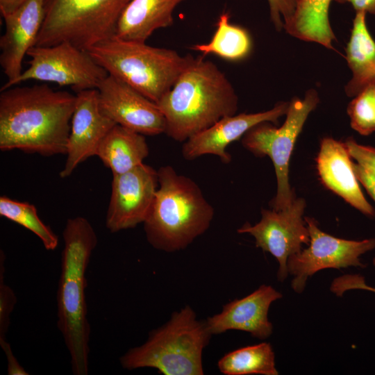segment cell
I'll return each mask as SVG.
<instances>
[{
    "instance_id": "6da1fadb",
    "label": "cell",
    "mask_w": 375,
    "mask_h": 375,
    "mask_svg": "<svg viewBox=\"0 0 375 375\" xmlns=\"http://www.w3.org/2000/svg\"><path fill=\"white\" fill-rule=\"evenodd\" d=\"M0 149L65 154L76 96L46 84L0 90Z\"/></svg>"
},
{
    "instance_id": "7a4b0ae2",
    "label": "cell",
    "mask_w": 375,
    "mask_h": 375,
    "mask_svg": "<svg viewBox=\"0 0 375 375\" xmlns=\"http://www.w3.org/2000/svg\"><path fill=\"white\" fill-rule=\"evenodd\" d=\"M156 103L165 119V133L184 142L222 118L236 114L238 97L218 67L197 56Z\"/></svg>"
},
{
    "instance_id": "3957f363",
    "label": "cell",
    "mask_w": 375,
    "mask_h": 375,
    "mask_svg": "<svg viewBox=\"0 0 375 375\" xmlns=\"http://www.w3.org/2000/svg\"><path fill=\"white\" fill-rule=\"evenodd\" d=\"M57 291V325L70 356L72 373L87 375L90 326L85 299L86 270L97 244L96 232L85 217L67 219Z\"/></svg>"
},
{
    "instance_id": "277c9868",
    "label": "cell",
    "mask_w": 375,
    "mask_h": 375,
    "mask_svg": "<svg viewBox=\"0 0 375 375\" xmlns=\"http://www.w3.org/2000/svg\"><path fill=\"white\" fill-rule=\"evenodd\" d=\"M157 172L158 187L143 223L146 238L158 250H182L209 228L215 210L192 178L171 165Z\"/></svg>"
},
{
    "instance_id": "5b68a950",
    "label": "cell",
    "mask_w": 375,
    "mask_h": 375,
    "mask_svg": "<svg viewBox=\"0 0 375 375\" xmlns=\"http://www.w3.org/2000/svg\"><path fill=\"white\" fill-rule=\"evenodd\" d=\"M108 74L158 103L194 56L112 36L87 51Z\"/></svg>"
},
{
    "instance_id": "8992f818",
    "label": "cell",
    "mask_w": 375,
    "mask_h": 375,
    "mask_svg": "<svg viewBox=\"0 0 375 375\" xmlns=\"http://www.w3.org/2000/svg\"><path fill=\"white\" fill-rule=\"evenodd\" d=\"M211 335L205 322L199 321L192 308L185 306L119 361L129 370L151 367L165 375H202V353Z\"/></svg>"
},
{
    "instance_id": "52a82bcc",
    "label": "cell",
    "mask_w": 375,
    "mask_h": 375,
    "mask_svg": "<svg viewBox=\"0 0 375 375\" xmlns=\"http://www.w3.org/2000/svg\"><path fill=\"white\" fill-rule=\"evenodd\" d=\"M132 0H43L44 20L35 46L67 42L88 51L115 35Z\"/></svg>"
},
{
    "instance_id": "ba28073f",
    "label": "cell",
    "mask_w": 375,
    "mask_h": 375,
    "mask_svg": "<svg viewBox=\"0 0 375 375\" xmlns=\"http://www.w3.org/2000/svg\"><path fill=\"white\" fill-rule=\"evenodd\" d=\"M319 97L310 89L303 99L293 98L289 102L286 119L280 127L269 122L260 123L242 138V146L253 155L267 156L276 172L277 190L269 206L275 210L286 209L296 198L289 183V162L296 140L309 114L317 107Z\"/></svg>"
},
{
    "instance_id": "9c48e42d",
    "label": "cell",
    "mask_w": 375,
    "mask_h": 375,
    "mask_svg": "<svg viewBox=\"0 0 375 375\" xmlns=\"http://www.w3.org/2000/svg\"><path fill=\"white\" fill-rule=\"evenodd\" d=\"M29 67L14 81L5 83L3 90L28 80L69 86L76 92L97 89L108 75L89 54L72 43L49 47L33 46L27 53Z\"/></svg>"
},
{
    "instance_id": "30bf717a",
    "label": "cell",
    "mask_w": 375,
    "mask_h": 375,
    "mask_svg": "<svg viewBox=\"0 0 375 375\" xmlns=\"http://www.w3.org/2000/svg\"><path fill=\"white\" fill-rule=\"evenodd\" d=\"M310 233L308 247L290 256L287 261L288 274L292 276L291 286L300 294L308 278L319 270L348 267L364 268L360 257L375 248V238L360 241L332 236L321 231L315 219L304 217Z\"/></svg>"
},
{
    "instance_id": "8fae6325",
    "label": "cell",
    "mask_w": 375,
    "mask_h": 375,
    "mask_svg": "<svg viewBox=\"0 0 375 375\" xmlns=\"http://www.w3.org/2000/svg\"><path fill=\"white\" fill-rule=\"evenodd\" d=\"M306 201L295 198L285 210L262 209L261 219L255 225L247 222L237 231L249 233L255 238L256 247L270 253L279 267L277 278L283 282L288 276V258L299 252L303 244H309L310 233L304 219Z\"/></svg>"
},
{
    "instance_id": "7c38bea8",
    "label": "cell",
    "mask_w": 375,
    "mask_h": 375,
    "mask_svg": "<svg viewBox=\"0 0 375 375\" xmlns=\"http://www.w3.org/2000/svg\"><path fill=\"white\" fill-rule=\"evenodd\" d=\"M158 187V172L144 163L112 175L106 226L111 233L144 223L151 210Z\"/></svg>"
},
{
    "instance_id": "4fadbf2b",
    "label": "cell",
    "mask_w": 375,
    "mask_h": 375,
    "mask_svg": "<svg viewBox=\"0 0 375 375\" xmlns=\"http://www.w3.org/2000/svg\"><path fill=\"white\" fill-rule=\"evenodd\" d=\"M102 111L117 124L144 135L165 133L158 104L123 81L108 75L97 88Z\"/></svg>"
},
{
    "instance_id": "5bb4252c",
    "label": "cell",
    "mask_w": 375,
    "mask_h": 375,
    "mask_svg": "<svg viewBox=\"0 0 375 375\" xmlns=\"http://www.w3.org/2000/svg\"><path fill=\"white\" fill-rule=\"evenodd\" d=\"M67 144V158L60 177H69L79 164L96 156L103 139L117 124L101 110L97 89L76 92Z\"/></svg>"
},
{
    "instance_id": "9a60e30c",
    "label": "cell",
    "mask_w": 375,
    "mask_h": 375,
    "mask_svg": "<svg viewBox=\"0 0 375 375\" xmlns=\"http://www.w3.org/2000/svg\"><path fill=\"white\" fill-rule=\"evenodd\" d=\"M288 106L289 102H280L267 111L226 116L185 141L182 156L186 160H194L204 155H214L223 163L228 164L231 161V156L226 151L230 144L242 138L260 123L278 124V119L286 115Z\"/></svg>"
},
{
    "instance_id": "2e32d148",
    "label": "cell",
    "mask_w": 375,
    "mask_h": 375,
    "mask_svg": "<svg viewBox=\"0 0 375 375\" xmlns=\"http://www.w3.org/2000/svg\"><path fill=\"white\" fill-rule=\"evenodd\" d=\"M281 297V293L271 285H262L244 298L224 305L219 314L208 317L206 328L211 335L238 330L258 339H266L273 331L267 317L269 306Z\"/></svg>"
},
{
    "instance_id": "e0dca14e",
    "label": "cell",
    "mask_w": 375,
    "mask_h": 375,
    "mask_svg": "<svg viewBox=\"0 0 375 375\" xmlns=\"http://www.w3.org/2000/svg\"><path fill=\"white\" fill-rule=\"evenodd\" d=\"M3 18L6 29L0 38V65L6 83H10L22 73L23 59L35 46L44 20L43 0H26Z\"/></svg>"
},
{
    "instance_id": "ac0fdd59",
    "label": "cell",
    "mask_w": 375,
    "mask_h": 375,
    "mask_svg": "<svg viewBox=\"0 0 375 375\" xmlns=\"http://www.w3.org/2000/svg\"><path fill=\"white\" fill-rule=\"evenodd\" d=\"M317 169L322 183L328 189L365 215L375 216L374 208L365 199L358 184L344 142L331 138H323L317 157Z\"/></svg>"
},
{
    "instance_id": "d6986e66",
    "label": "cell",
    "mask_w": 375,
    "mask_h": 375,
    "mask_svg": "<svg viewBox=\"0 0 375 375\" xmlns=\"http://www.w3.org/2000/svg\"><path fill=\"white\" fill-rule=\"evenodd\" d=\"M185 0H132L122 12L114 36L145 42L159 28L173 24V12Z\"/></svg>"
},
{
    "instance_id": "ffe728a7",
    "label": "cell",
    "mask_w": 375,
    "mask_h": 375,
    "mask_svg": "<svg viewBox=\"0 0 375 375\" xmlns=\"http://www.w3.org/2000/svg\"><path fill=\"white\" fill-rule=\"evenodd\" d=\"M366 15L356 12L346 48V60L352 72V78L344 88L349 97L375 87V41L368 30Z\"/></svg>"
},
{
    "instance_id": "44dd1931",
    "label": "cell",
    "mask_w": 375,
    "mask_h": 375,
    "mask_svg": "<svg viewBox=\"0 0 375 375\" xmlns=\"http://www.w3.org/2000/svg\"><path fill=\"white\" fill-rule=\"evenodd\" d=\"M149 153L144 135L116 124L101 141L96 156L117 175L142 164Z\"/></svg>"
},
{
    "instance_id": "7402d4cb",
    "label": "cell",
    "mask_w": 375,
    "mask_h": 375,
    "mask_svg": "<svg viewBox=\"0 0 375 375\" xmlns=\"http://www.w3.org/2000/svg\"><path fill=\"white\" fill-rule=\"evenodd\" d=\"M332 0H297L292 17L283 29L290 35L307 42L319 43L333 49L335 36L329 22V7Z\"/></svg>"
},
{
    "instance_id": "603a6c76",
    "label": "cell",
    "mask_w": 375,
    "mask_h": 375,
    "mask_svg": "<svg viewBox=\"0 0 375 375\" xmlns=\"http://www.w3.org/2000/svg\"><path fill=\"white\" fill-rule=\"evenodd\" d=\"M229 19L228 13H222L211 40L208 43L195 44L192 49L203 55L215 54L230 61L247 57L252 47L251 37L244 28L230 23Z\"/></svg>"
},
{
    "instance_id": "cb8c5ba5",
    "label": "cell",
    "mask_w": 375,
    "mask_h": 375,
    "mask_svg": "<svg viewBox=\"0 0 375 375\" xmlns=\"http://www.w3.org/2000/svg\"><path fill=\"white\" fill-rule=\"evenodd\" d=\"M219 371L226 375H277L275 355L269 343L262 342L238 349L218 361Z\"/></svg>"
},
{
    "instance_id": "d4e9b609",
    "label": "cell",
    "mask_w": 375,
    "mask_h": 375,
    "mask_svg": "<svg viewBox=\"0 0 375 375\" xmlns=\"http://www.w3.org/2000/svg\"><path fill=\"white\" fill-rule=\"evenodd\" d=\"M0 215L31 231L40 238L47 250L56 249L58 244L57 235L40 219L34 205L1 196Z\"/></svg>"
},
{
    "instance_id": "484cf974",
    "label": "cell",
    "mask_w": 375,
    "mask_h": 375,
    "mask_svg": "<svg viewBox=\"0 0 375 375\" xmlns=\"http://www.w3.org/2000/svg\"><path fill=\"white\" fill-rule=\"evenodd\" d=\"M347 113L351 127L362 135L375 131V87L368 88L349 103Z\"/></svg>"
},
{
    "instance_id": "4316f807",
    "label": "cell",
    "mask_w": 375,
    "mask_h": 375,
    "mask_svg": "<svg viewBox=\"0 0 375 375\" xmlns=\"http://www.w3.org/2000/svg\"><path fill=\"white\" fill-rule=\"evenodd\" d=\"M5 255H0V341L6 340L10 325V317L17 298L14 291L5 283Z\"/></svg>"
},
{
    "instance_id": "83f0119b",
    "label": "cell",
    "mask_w": 375,
    "mask_h": 375,
    "mask_svg": "<svg viewBox=\"0 0 375 375\" xmlns=\"http://www.w3.org/2000/svg\"><path fill=\"white\" fill-rule=\"evenodd\" d=\"M375 266V258L373 260ZM331 291L338 297L351 290H362L375 292V288L366 284L365 278L360 274H344L335 278L330 287Z\"/></svg>"
},
{
    "instance_id": "f1b7e54d",
    "label": "cell",
    "mask_w": 375,
    "mask_h": 375,
    "mask_svg": "<svg viewBox=\"0 0 375 375\" xmlns=\"http://www.w3.org/2000/svg\"><path fill=\"white\" fill-rule=\"evenodd\" d=\"M344 144L351 158L375 175V148L359 144L352 138H348Z\"/></svg>"
},
{
    "instance_id": "f546056e",
    "label": "cell",
    "mask_w": 375,
    "mask_h": 375,
    "mask_svg": "<svg viewBox=\"0 0 375 375\" xmlns=\"http://www.w3.org/2000/svg\"><path fill=\"white\" fill-rule=\"evenodd\" d=\"M270 19L277 31L283 28L284 24L292 17L297 0H267Z\"/></svg>"
},
{
    "instance_id": "4dcf8cb0",
    "label": "cell",
    "mask_w": 375,
    "mask_h": 375,
    "mask_svg": "<svg viewBox=\"0 0 375 375\" xmlns=\"http://www.w3.org/2000/svg\"><path fill=\"white\" fill-rule=\"evenodd\" d=\"M353 168L358 181L375 201V175L358 163L353 162Z\"/></svg>"
},
{
    "instance_id": "1f68e13d",
    "label": "cell",
    "mask_w": 375,
    "mask_h": 375,
    "mask_svg": "<svg viewBox=\"0 0 375 375\" xmlns=\"http://www.w3.org/2000/svg\"><path fill=\"white\" fill-rule=\"evenodd\" d=\"M0 345L4 351L7 359V372L8 375H28L29 374L19 363L14 356L10 345L6 340L0 341Z\"/></svg>"
},
{
    "instance_id": "d6a6232c",
    "label": "cell",
    "mask_w": 375,
    "mask_h": 375,
    "mask_svg": "<svg viewBox=\"0 0 375 375\" xmlns=\"http://www.w3.org/2000/svg\"><path fill=\"white\" fill-rule=\"evenodd\" d=\"M340 3H349L356 12H363L375 15V0H335Z\"/></svg>"
},
{
    "instance_id": "836d02e7",
    "label": "cell",
    "mask_w": 375,
    "mask_h": 375,
    "mask_svg": "<svg viewBox=\"0 0 375 375\" xmlns=\"http://www.w3.org/2000/svg\"><path fill=\"white\" fill-rule=\"evenodd\" d=\"M26 0H0V12L2 17L12 12Z\"/></svg>"
}]
</instances>
